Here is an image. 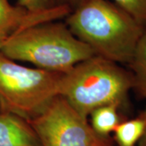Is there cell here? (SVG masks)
Instances as JSON below:
<instances>
[{
  "instance_id": "cell-14",
  "label": "cell",
  "mask_w": 146,
  "mask_h": 146,
  "mask_svg": "<svg viewBox=\"0 0 146 146\" xmlns=\"http://www.w3.org/2000/svg\"><path fill=\"white\" fill-rule=\"evenodd\" d=\"M141 115L144 118V119L145 121V131H144L143 136H142L141 139L138 143V146H146V107L145 110L141 113Z\"/></svg>"
},
{
  "instance_id": "cell-6",
  "label": "cell",
  "mask_w": 146,
  "mask_h": 146,
  "mask_svg": "<svg viewBox=\"0 0 146 146\" xmlns=\"http://www.w3.org/2000/svg\"><path fill=\"white\" fill-rule=\"evenodd\" d=\"M72 11L68 6L43 13H33L9 0H0V46L10 37L28 27L44 22L58 21Z\"/></svg>"
},
{
  "instance_id": "cell-3",
  "label": "cell",
  "mask_w": 146,
  "mask_h": 146,
  "mask_svg": "<svg viewBox=\"0 0 146 146\" xmlns=\"http://www.w3.org/2000/svg\"><path fill=\"white\" fill-rule=\"evenodd\" d=\"M133 88L132 74L111 60L94 55L76 64L60 80L59 95L82 117L108 104L122 106Z\"/></svg>"
},
{
  "instance_id": "cell-2",
  "label": "cell",
  "mask_w": 146,
  "mask_h": 146,
  "mask_svg": "<svg viewBox=\"0 0 146 146\" xmlns=\"http://www.w3.org/2000/svg\"><path fill=\"white\" fill-rule=\"evenodd\" d=\"M0 53L14 61L29 62L37 68L63 74L96 55L66 24L58 21L37 24L18 32L0 46Z\"/></svg>"
},
{
  "instance_id": "cell-8",
  "label": "cell",
  "mask_w": 146,
  "mask_h": 146,
  "mask_svg": "<svg viewBox=\"0 0 146 146\" xmlns=\"http://www.w3.org/2000/svg\"><path fill=\"white\" fill-rule=\"evenodd\" d=\"M117 104H108L94 110L89 116L94 130L102 136H107L114 131L116 127L121 123L119 108Z\"/></svg>"
},
{
  "instance_id": "cell-5",
  "label": "cell",
  "mask_w": 146,
  "mask_h": 146,
  "mask_svg": "<svg viewBox=\"0 0 146 146\" xmlns=\"http://www.w3.org/2000/svg\"><path fill=\"white\" fill-rule=\"evenodd\" d=\"M42 146H115L114 139L97 133L60 95L40 115L28 120Z\"/></svg>"
},
{
  "instance_id": "cell-1",
  "label": "cell",
  "mask_w": 146,
  "mask_h": 146,
  "mask_svg": "<svg viewBox=\"0 0 146 146\" xmlns=\"http://www.w3.org/2000/svg\"><path fill=\"white\" fill-rule=\"evenodd\" d=\"M66 25L96 55L115 63L131 62L146 29L108 0H85L66 16Z\"/></svg>"
},
{
  "instance_id": "cell-7",
  "label": "cell",
  "mask_w": 146,
  "mask_h": 146,
  "mask_svg": "<svg viewBox=\"0 0 146 146\" xmlns=\"http://www.w3.org/2000/svg\"><path fill=\"white\" fill-rule=\"evenodd\" d=\"M0 146H42L29 122L19 115L0 110Z\"/></svg>"
},
{
  "instance_id": "cell-13",
  "label": "cell",
  "mask_w": 146,
  "mask_h": 146,
  "mask_svg": "<svg viewBox=\"0 0 146 146\" xmlns=\"http://www.w3.org/2000/svg\"><path fill=\"white\" fill-rule=\"evenodd\" d=\"M85 0H62L63 3L68 5L72 11L75 9L76 7H77L79 5H80Z\"/></svg>"
},
{
  "instance_id": "cell-10",
  "label": "cell",
  "mask_w": 146,
  "mask_h": 146,
  "mask_svg": "<svg viewBox=\"0 0 146 146\" xmlns=\"http://www.w3.org/2000/svg\"><path fill=\"white\" fill-rule=\"evenodd\" d=\"M145 121L139 117L121 122L114 131V141L118 146H136L143 136Z\"/></svg>"
},
{
  "instance_id": "cell-11",
  "label": "cell",
  "mask_w": 146,
  "mask_h": 146,
  "mask_svg": "<svg viewBox=\"0 0 146 146\" xmlns=\"http://www.w3.org/2000/svg\"><path fill=\"white\" fill-rule=\"evenodd\" d=\"M17 5L33 13L48 12L68 6L62 0H18Z\"/></svg>"
},
{
  "instance_id": "cell-9",
  "label": "cell",
  "mask_w": 146,
  "mask_h": 146,
  "mask_svg": "<svg viewBox=\"0 0 146 146\" xmlns=\"http://www.w3.org/2000/svg\"><path fill=\"white\" fill-rule=\"evenodd\" d=\"M129 66L132 71V89L141 98H146V30L136 45Z\"/></svg>"
},
{
  "instance_id": "cell-4",
  "label": "cell",
  "mask_w": 146,
  "mask_h": 146,
  "mask_svg": "<svg viewBox=\"0 0 146 146\" xmlns=\"http://www.w3.org/2000/svg\"><path fill=\"white\" fill-rule=\"evenodd\" d=\"M62 75L22 66L0 53V110L35 118L59 95Z\"/></svg>"
},
{
  "instance_id": "cell-12",
  "label": "cell",
  "mask_w": 146,
  "mask_h": 146,
  "mask_svg": "<svg viewBox=\"0 0 146 146\" xmlns=\"http://www.w3.org/2000/svg\"><path fill=\"white\" fill-rule=\"evenodd\" d=\"M146 29V0H114Z\"/></svg>"
}]
</instances>
